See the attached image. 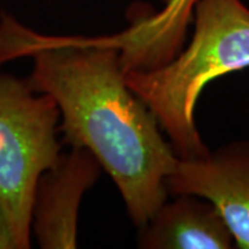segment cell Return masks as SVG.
<instances>
[{
	"label": "cell",
	"mask_w": 249,
	"mask_h": 249,
	"mask_svg": "<svg viewBox=\"0 0 249 249\" xmlns=\"http://www.w3.org/2000/svg\"><path fill=\"white\" fill-rule=\"evenodd\" d=\"M28 57L36 91L53 98L60 130L88 148L115 181L132 222L144 227L166 202V178L178 157L148 106L129 88L119 52L93 36L39 34L0 16V67Z\"/></svg>",
	"instance_id": "6da1fadb"
},
{
	"label": "cell",
	"mask_w": 249,
	"mask_h": 249,
	"mask_svg": "<svg viewBox=\"0 0 249 249\" xmlns=\"http://www.w3.org/2000/svg\"><path fill=\"white\" fill-rule=\"evenodd\" d=\"M190 45L154 70L124 72L166 132L180 160L204 158L209 150L194 121L205 86L230 72L249 68V7L244 0H198Z\"/></svg>",
	"instance_id": "7a4b0ae2"
},
{
	"label": "cell",
	"mask_w": 249,
	"mask_h": 249,
	"mask_svg": "<svg viewBox=\"0 0 249 249\" xmlns=\"http://www.w3.org/2000/svg\"><path fill=\"white\" fill-rule=\"evenodd\" d=\"M60 109L28 79L0 72V201L17 249L31 248L37 181L60 157Z\"/></svg>",
	"instance_id": "3957f363"
},
{
	"label": "cell",
	"mask_w": 249,
	"mask_h": 249,
	"mask_svg": "<svg viewBox=\"0 0 249 249\" xmlns=\"http://www.w3.org/2000/svg\"><path fill=\"white\" fill-rule=\"evenodd\" d=\"M165 186L172 196L193 194L212 202L235 247L249 249V142L224 144L204 158H178Z\"/></svg>",
	"instance_id": "277c9868"
},
{
	"label": "cell",
	"mask_w": 249,
	"mask_h": 249,
	"mask_svg": "<svg viewBox=\"0 0 249 249\" xmlns=\"http://www.w3.org/2000/svg\"><path fill=\"white\" fill-rule=\"evenodd\" d=\"M100 160L83 147H72L40 176L32 206V234L43 249L78 247V213L83 194L97 181Z\"/></svg>",
	"instance_id": "5b68a950"
},
{
	"label": "cell",
	"mask_w": 249,
	"mask_h": 249,
	"mask_svg": "<svg viewBox=\"0 0 249 249\" xmlns=\"http://www.w3.org/2000/svg\"><path fill=\"white\" fill-rule=\"evenodd\" d=\"M140 248L230 249L235 247L230 229L212 202L180 194L165 202L142 227Z\"/></svg>",
	"instance_id": "8992f818"
},
{
	"label": "cell",
	"mask_w": 249,
	"mask_h": 249,
	"mask_svg": "<svg viewBox=\"0 0 249 249\" xmlns=\"http://www.w3.org/2000/svg\"><path fill=\"white\" fill-rule=\"evenodd\" d=\"M196 1L168 0L163 9L134 21L122 32L93 39L115 47L124 72L158 68L180 53Z\"/></svg>",
	"instance_id": "52a82bcc"
},
{
	"label": "cell",
	"mask_w": 249,
	"mask_h": 249,
	"mask_svg": "<svg viewBox=\"0 0 249 249\" xmlns=\"http://www.w3.org/2000/svg\"><path fill=\"white\" fill-rule=\"evenodd\" d=\"M0 249H17L16 238L1 201H0Z\"/></svg>",
	"instance_id": "ba28073f"
}]
</instances>
